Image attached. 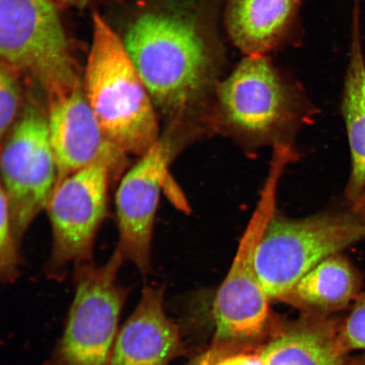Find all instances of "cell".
Here are the masks:
<instances>
[{
  "label": "cell",
  "mask_w": 365,
  "mask_h": 365,
  "mask_svg": "<svg viewBox=\"0 0 365 365\" xmlns=\"http://www.w3.org/2000/svg\"><path fill=\"white\" fill-rule=\"evenodd\" d=\"M223 0H170L131 23L123 39L163 130L190 140L202 129L226 67Z\"/></svg>",
  "instance_id": "cell-1"
},
{
  "label": "cell",
  "mask_w": 365,
  "mask_h": 365,
  "mask_svg": "<svg viewBox=\"0 0 365 365\" xmlns=\"http://www.w3.org/2000/svg\"><path fill=\"white\" fill-rule=\"evenodd\" d=\"M84 91L99 124L129 157L140 158L161 135L152 98L124 43L96 13Z\"/></svg>",
  "instance_id": "cell-2"
},
{
  "label": "cell",
  "mask_w": 365,
  "mask_h": 365,
  "mask_svg": "<svg viewBox=\"0 0 365 365\" xmlns=\"http://www.w3.org/2000/svg\"><path fill=\"white\" fill-rule=\"evenodd\" d=\"M307 102L298 84L268 56L245 58L217 86L205 125L240 138L266 140L298 120Z\"/></svg>",
  "instance_id": "cell-3"
},
{
  "label": "cell",
  "mask_w": 365,
  "mask_h": 365,
  "mask_svg": "<svg viewBox=\"0 0 365 365\" xmlns=\"http://www.w3.org/2000/svg\"><path fill=\"white\" fill-rule=\"evenodd\" d=\"M365 240V217L346 212L289 219L274 215L255 267L269 299L284 300L301 278L331 255Z\"/></svg>",
  "instance_id": "cell-4"
},
{
  "label": "cell",
  "mask_w": 365,
  "mask_h": 365,
  "mask_svg": "<svg viewBox=\"0 0 365 365\" xmlns=\"http://www.w3.org/2000/svg\"><path fill=\"white\" fill-rule=\"evenodd\" d=\"M124 255L116 246L101 266L76 267L65 329L44 365H109L130 289L118 284Z\"/></svg>",
  "instance_id": "cell-5"
},
{
  "label": "cell",
  "mask_w": 365,
  "mask_h": 365,
  "mask_svg": "<svg viewBox=\"0 0 365 365\" xmlns=\"http://www.w3.org/2000/svg\"><path fill=\"white\" fill-rule=\"evenodd\" d=\"M291 162L284 152L272 153L270 168L257 207L240 242L234 262L213 305L216 339L243 341L262 333L269 318V297L255 267L258 246L276 214L278 186Z\"/></svg>",
  "instance_id": "cell-6"
},
{
  "label": "cell",
  "mask_w": 365,
  "mask_h": 365,
  "mask_svg": "<svg viewBox=\"0 0 365 365\" xmlns=\"http://www.w3.org/2000/svg\"><path fill=\"white\" fill-rule=\"evenodd\" d=\"M0 54L46 97L81 85L51 0H0Z\"/></svg>",
  "instance_id": "cell-7"
},
{
  "label": "cell",
  "mask_w": 365,
  "mask_h": 365,
  "mask_svg": "<svg viewBox=\"0 0 365 365\" xmlns=\"http://www.w3.org/2000/svg\"><path fill=\"white\" fill-rule=\"evenodd\" d=\"M1 186L14 234L22 240L57 184V164L50 143L46 108L34 99L1 140Z\"/></svg>",
  "instance_id": "cell-8"
},
{
  "label": "cell",
  "mask_w": 365,
  "mask_h": 365,
  "mask_svg": "<svg viewBox=\"0 0 365 365\" xmlns=\"http://www.w3.org/2000/svg\"><path fill=\"white\" fill-rule=\"evenodd\" d=\"M111 168L96 163L59 182L46 207L52 249L45 272L63 281L68 269L93 262L96 238L108 213Z\"/></svg>",
  "instance_id": "cell-9"
},
{
  "label": "cell",
  "mask_w": 365,
  "mask_h": 365,
  "mask_svg": "<svg viewBox=\"0 0 365 365\" xmlns=\"http://www.w3.org/2000/svg\"><path fill=\"white\" fill-rule=\"evenodd\" d=\"M162 132L160 138L118 181L115 195L118 247L144 277L152 271V246L160 195L173 160L184 148Z\"/></svg>",
  "instance_id": "cell-10"
},
{
  "label": "cell",
  "mask_w": 365,
  "mask_h": 365,
  "mask_svg": "<svg viewBox=\"0 0 365 365\" xmlns=\"http://www.w3.org/2000/svg\"><path fill=\"white\" fill-rule=\"evenodd\" d=\"M50 143L57 164V184L96 163H107L113 182L121 180L130 159L108 138L91 109L83 85L46 97Z\"/></svg>",
  "instance_id": "cell-11"
},
{
  "label": "cell",
  "mask_w": 365,
  "mask_h": 365,
  "mask_svg": "<svg viewBox=\"0 0 365 365\" xmlns=\"http://www.w3.org/2000/svg\"><path fill=\"white\" fill-rule=\"evenodd\" d=\"M164 287H145L118 331L109 365H168L182 352L179 327L164 309Z\"/></svg>",
  "instance_id": "cell-12"
},
{
  "label": "cell",
  "mask_w": 365,
  "mask_h": 365,
  "mask_svg": "<svg viewBox=\"0 0 365 365\" xmlns=\"http://www.w3.org/2000/svg\"><path fill=\"white\" fill-rule=\"evenodd\" d=\"M303 1L223 0V29L245 56H268L297 40Z\"/></svg>",
  "instance_id": "cell-13"
},
{
  "label": "cell",
  "mask_w": 365,
  "mask_h": 365,
  "mask_svg": "<svg viewBox=\"0 0 365 365\" xmlns=\"http://www.w3.org/2000/svg\"><path fill=\"white\" fill-rule=\"evenodd\" d=\"M359 0H354L352 38L341 98L351 153L345 195L350 211L365 217V58L360 33Z\"/></svg>",
  "instance_id": "cell-14"
},
{
  "label": "cell",
  "mask_w": 365,
  "mask_h": 365,
  "mask_svg": "<svg viewBox=\"0 0 365 365\" xmlns=\"http://www.w3.org/2000/svg\"><path fill=\"white\" fill-rule=\"evenodd\" d=\"M339 330L324 319H308L273 339L261 353L264 365H354Z\"/></svg>",
  "instance_id": "cell-15"
},
{
  "label": "cell",
  "mask_w": 365,
  "mask_h": 365,
  "mask_svg": "<svg viewBox=\"0 0 365 365\" xmlns=\"http://www.w3.org/2000/svg\"><path fill=\"white\" fill-rule=\"evenodd\" d=\"M360 287L357 269L336 254L301 278L282 301L310 312H337L357 298Z\"/></svg>",
  "instance_id": "cell-16"
},
{
  "label": "cell",
  "mask_w": 365,
  "mask_h": 365,
  "mask_svg": "<svg viewBox=\"0 0 365 365\" xmlns=\"http://www.w3.org/2000/svg\"><path fill=\"white\" fill-rule=\"evenodd\" d=\"M20 249L14 234L6 196L0 189V277L3 284H13L20 275Z\"/></svg>",
  "instance_id": "cell-17"
},
{
  "label": "cell",
  "mask_w": 365,
  "mask_h": 365,
  "mask_svg": "<svg viewBox=\"0 0 365 365\" xmlns=\"http://www.w3.org/2000/svg\"><path fill=\"white\" fill-rule=\"evenodd\" d=\"M22 108L21 86L16 71L2 62L0 70V140L16 124Z\"/></svg>",
  "instance_id": "cell-18"
},
{
  "label": "cell",
  "mask_w": 365,
  "mask_h": 365,
  "mask_svg": "<svg viewBox=\"0 0 365 365\" xmlns=\"http://www.w3.org/2000/svg\"><path fill=\"white\" fill-rule=\"evenodd\" d=\"M339 336L346 353L365 350V293L356 298L352 312L339 329Z\"/></svg>",
  "instance_id": "cell-19"
},
{
  "label": "cell",
  "mask_w": 365,
  "mask_h": 365,
  "mask_svg": "<svg viewBox=\"0 0 365 365\" xmlns=\"http://www.w3.org/2000/svg\"><path fill=\"white\" fill-rule=\"evenodd\" d=\"M212 365H264L261 354H240L216 359Z\"/></svg>",
  "instance_id": "cell-20"
},
{
  "label": "cell",
  "mask_w": 365,
  "mask_h": 365,
  "mask_svg": "<svg viewBox=\"0 0 365 365\" xmlns=\"http://www.w3.org/2000/svg\"><path fill=\"white\" fill-rule=\"evenodd\" d=\"M214 361H215V359H214L212 354L209 353L195 359L194 361L187 365H212Z\"/></svg>",
  "instance_id": "cell-21"
},
{
  "label": "cell",
  "mask_w": 365,
  "mask_h": 365,
  "mask_svg": "<svg viewBox=\"0 0 365 365\" xmlns=\"http://www.w3.org/2000/svg\"><path fill=\"white\" fill-rule=\"evenodd\" d=\"M59 2L76 7H83L93 0H58Z\"/></svg>",
  "instance_id": "cell-22"
},
{
  "label": "cell",
  "mask_w": 365,
  "mask_h": 365,
  "mask_svg": "<svg viewBox=\"0 0 365 365\" xmlns=\"http://www.w3.org/2000/svg\"><path fill=\"white\" fill-rule=\"evenodd\" d=\"M354 365H365V358L359 360L358 362L354 363Z\"/></svg>",
  "instance_id": "cell-23"
}]
</instances>
